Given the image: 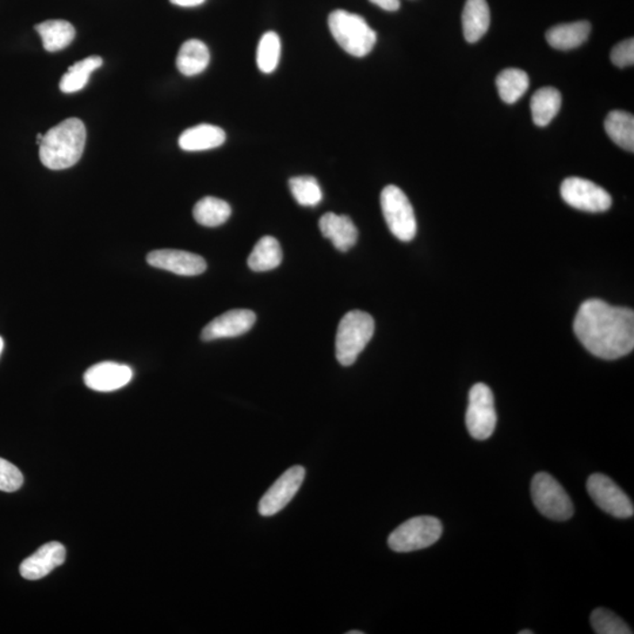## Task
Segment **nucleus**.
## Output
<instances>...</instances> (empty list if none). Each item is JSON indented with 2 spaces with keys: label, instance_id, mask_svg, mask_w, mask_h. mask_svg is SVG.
Returning a JSON list of instances; mask_svg holds the SVG:
<instances>
[{
  "label": "nucleus",
  "instance_id": "obj_1",
  "mask_svg": "<svg viewBox=\"0 0 634 634\" xmlns=\"http://www.w3.org/2000/svg\"><path fill=\"white\" fill-rule=\"evenodd\" d=\"M574 330L577 338L592 355L603 360H617L634 348V313L591 299L580 305Z\"/></svg>",
  "mask_w": 634,
  "mask_h": 634
},
{
  "label": "nucleus",
  "instance_id": "obj_2",
  "mask_svg": "<svg viewBox=\"0 0 634 634\" xmlns=\"http://www.w3.org/2000/svg\"><path fill=\"white\" fill-rule=\"evenodd\" d=\"M85 144V125L78 118H68L44 135L40 144V162L49 170H66L82 158Z\"/></svg>",
  "mask_w": 634,
  "mask_h": 634
},
{
  "label": "nucleus",
  "instance_id": "obj_3",
  "mask_svg": "<svg viewBox=\"0 0 634 634\" xmlns=\"http://www.w3.org/2000/svg\"><path fill=\"white\" fill-rule=\"evenodd\" d=\"M328 25L338 43L347 53L363 58L373 51L377 41V34L368 25L365 19L345 10L332 11L328 18Z\"/></svg>",
  "mask_w": 634,
  "mask_h": 634
},
{
  "label": "nucleus",
  "instance_id": "obj_4",
  "mask_svg": "<svg viewBox=\"0 0 634 634\" xmlns=\"http://www.w3.org/2000/svg\"><path fill=\"white\" fill-rule=\"evenodd\" d=\"M375 331L372 315L361 311L348 313L342 317L336 332V358L342 365L349 366L357 360Z\"/></svg>",
  "mask_w": 634,
  "mask_h": 634
},
{
  "label": "nucleus",
  "instance_id": "obj_5",
  "mask_svg": "<svg viewBox=\"0 0 634 634\" xmlns=\"http://www.w3.org/2000/svg\"><path fill=\"white\" fill-rule=\"evenodd\" d=\"M442 533L443 525L439 519L418 515L393 530L388 538V545L395 552L418 551L436 543Z\"/></svg>",
  "mask_w": 634,
  "mask_h": 634
},
{
  "label": "nucleus",
  "instance_id": "obj_6",
  "mask_svg": "<svg viewBox=\"0 0 634 634\" xmlns=\"http://www.w3.org/2000/svg\"><path fill=\"white\" fill-rule=\"evenodd\" d=\"M531 496L534 506L546 518L552 521H568L574 515L570 496L559 480L546 472L537 473L531 482Z\"/></svg>",
  "mask_w": 634,
  "mask_h": 634
},
{
  "label": "nucleus",
  "instance_id": "obj_7",
  "mask_svg": "<svg viewBox=\"0 0 634 634\" xmlns=\"http://www.w3.org/2000/svg\"><path fill=\"white\" fill-rule=\"evenodd\" d=\"M381 207L385 223L397 239L411 242L418 232L414 208L403 190L389 185L381 193Z\"/></svg>",
  "mask_w": 634,
  "mask_h": 634
},
{
  "label": "nucleus",
  "instance_id": "obj_8",
  "mask_svg": "<svg viewBox=\"0 0 634 634\" xmlns=\"http://www.w3.org/2000/svg\"><path fill=\"white\" fill-rule=\"evenodd\" d=\"M465 423L469 434L477 441L490 438L498 424L494 393L484 383L473 385L469 392V406Z\"/></svg>",
  "mask_w": 634,
  "mask_h": 634
},
{
  "label": "nucleus",
  "instance_id": "obj_9",
  "mask_svg": "<svg viewBox=\"0 0 634 634\" xmlns=\"http://www.w3.org/2000/svg\"><path fill=\"white\" fill-rule=\"evenodd\" d=\"M563 200L571 207L590 213L606 212L612 206V198L601 186L582 178L565 179L560 187Z\"/></svg>",
  "mask_w": 634,
  "mask_h": 634
},
{
  "label": "nucleus",
  "instance_id": "obj_10",
  "mask_svg": "<svg viewBox=\"0 0 634 634\" xmlns=\"http://www.w3.org/2000/svg\"><path fill=\"white\" fill-rule=\"evenodd\" d=\"M586 488L592 500L606 514L616 518L632 517V500L610 477L594 473L587 480Z\"/></svg>",
  "mask_w": 634,
  "mask_h": 634
},
{
  "label": "nucleus",
  "instance_id": "obj_11",
  "mask_svg": "<svg viewBox=\"0 0 634 634\" xmlns=\"http://www.w3.org/2000/svg\"><path fill=\"white\" fill-rule=\"evenodd\" d=\"M305 470L300 465L286 470L284 475L278 477L277 482L269 489L259 503V514L263 517H270L284 510L294 496L299 492L304 483Z\"/></svg>",
  "mask_w": 634,
  "mask_h": 634
},
{
  "label": "nucleus",
  "instance_id": "obj_12",
  "mask_svg": "<svg viewBox=\"0 0 634 634\" xmlns=\"http://www.w3.org/2000/svg\"><path fill=\"white\" fill-rule=\"evenodd\" d=\"M147 262L154 269L168 270L182 277H197L207 269V263L200 255L177 250L153 251L147 255Z\"/></svg>",
  "mask_w": 634,
  "mask_h": 634
},
{
  "label": "nucleus",
  "instance_id": "obj_13",
  "mask_svg": "<svg viewBox=\"0 0 634 634\" xmlns=\"http://www.w3.org/2000/svg\"><path fill=\"white\" fill-rule=\"evenodd\" d=\"M255 321H257V315L253 312L248 309H234L217 316L209 322L202 330L201 339L204 341H214L219 339L236 338L250 331Z\"/></svg>",
  "mask_w": 634,
  "mask_h": 634
},
{
  "label": "nucleus",
  "instance_id": "obj_14",
  "mask_svg": "<svg viewBox=\"0 0 634 634\" xmlns=\"http://www.w3.org/2000/svg\"><path fill=\"white\" fill-rule=\"evenodd\" d=\"M132 369L116 362H101L91 366L84 375V381L92 391L110 392L118 391L131 382Z\"/></svg>",
  "mask_w": 634,
  "mask_h": 634
},
{
  "label": "nucleus",
  "instance_id": "obj_15",
  "mask_svg": "<svg viewBox=\"0 0 634 634\" xmlns=\"http://www.w3.org/2000/svg\"><path fill=\"white\" fill-rule=\"evenodd\" d=\"M66 559V550L64 545L52 542L38 549L32 556L22 561L21 575L28 580H38L51 574L56 568L64 564Z\"/></svg>",
  "mask_w": 634,
  "mask_h": 634
},
{
  "label": "nucleus",
  "instance_id": "obj_16",
  "mask_svg": "<svg viewBox=\"0 0 634 634\" xmlns=\"http://www.w3.org/2000/svg\"><path fill=\"white\" fill-rule=\"evenodd\" d=\"M319 226L324 238L330 239L339 251H348L357 244V228L349 216L327 213L321 217Z\"/></svg>",
  "mask_w": 634,
  "mask_h": 634
},
{
  "label": "nucleus",
  "instance_id": "obj_17",
  "mask_svg": "<svg viewBox=\"0 0 634 634\" xmlns=\"http://www.w3.org/2000/svg\"><path fill=\"white\" fill-rule=\"evenodd\" d=\"M226 141V133L217 126L202 124L186 129L179 137V146L187 152L212 150Z\"/></svg>",
  "mask_w": 634,
  "mask_h": 634
},
{
  "label": "nucleus",
  "instance_id": "obj_18",
  "mask_svg": "<svg viewBox=\"0 0 634 634\" xmlns=\"http://www.w3.org/2000/svg\"><path fill=\"white\" fill-rule=\"evenodd\" d=\"M462 22L465 40L477 43L490 28V9L487 0H467Z\"/></svg>",
  "mask_w": 634,
  "mask_h": 634
},
{
  "label": "nucleus",
  "instance_id": "obj_19",
  "mask_svg": "<svg viewBox=\"0 0 634 634\" xmlns=\"http://www.w3.org/2000/svg\"><path fill=\"white\" fill-rule=\"evenodd\" d=\"M591 25L589 22H576L570 24L553 26L546 32V40L553 48L568 51L583 45L589 38Z\"/></svg>",
  "mask_w": 634,
  "mask_h": 634
},
{
  "label": "nucleus",
  "instance_id": "obj_20",
  "mask_svg": "<svg viewBox=\"0 0 634 634\" xmlns=\"http://www.w3.org/2000/svg\"><path fill=\"white\" fill-rule=\"evenodd\" d=\"M211 55L207 45L198 40H190L182 44L177 57V67L183 75L194 76L207 68Z\"/></svg>",
  "mask_w": 634,
  "mask_h": 634
},
{
  "label": "nucleus",
  "instance_id": "obj_21",
  "mask_svg": "<svg viewBox=\"0 0 634 634\" xmlns=\"http://www.w3.org/2000/svg\"><path fill=\"white\" fill-rule=\"evenodd\" d=\"M531 113L534 124L545 128L559 114L561 106L560 92L555 87H543L531 98Z\"/></svg>",
  "mask_w": 634,
  "mask_h": 634
},
{
  "label": "nucleus",
  "instance_id": "obj_22",
  "mask_svg": "<svg viewBox=\"0 0 634 634\" xmlns=\"http://www.w3.org/2000/svg\"><path fill=\"white\" fill-rule=\"evenodd\" d=\"M36 31L48 52L66 48L75 37L74 25L66 21H46L36 25Z\"/></svg>",
  "mask_w": 634,
  "mask_h": 634
},
{
  "label": "nucleus",
  "instance_id": "obj_23",
  "mask_svg": "<svg viewBox=\"0 0 634 634\" xmlns=\"http://www.w3.org/2000/svg\"><path fill=\"white\" fill-rule=\"evenodd\" d=\"M282 262L280 243L273 236H265L255 244L248 258V266L254 272H269L277 269Z\"/></svg>",
  "mask_w": 634,
  "mask_h": 634
},
{
  "label": "nucleus",
  "instance_id": "obj_24",
  "mask_svg": "<svg viewBox=\"0 0 634 634\" xmlns=\"http://www.w3.org/2000/svg\"><path fill=\"white\" fill-rule=\"evenodd\" d=\"M605 131L618 146L634 152V118L624 110H612L605 120Z\"/></svg>",
  "mask_w": 634,
  "mask_h": 634
},
{
  "label": "nucleus",
  "instance_id": "obj_25",
  "mask_svg": "<svg viewBox=\"0 0 634 634\" xmlns=\"http://www.w3.org/2000/svg\"><path fill=\"white\" fill-rule=\"evenodd\" d=\"M231 214V206L226 201L214 197L201 198L193 209L194 219L205 227L221 226L226 223Z\"/></svg>",
  "mask_w": 634,
  "mask_h": 634
},
{
  "label": "nucleus",
  "instance_id": "obj_26",
  "mask_svg": "<svg viewBox=\"0 0 634 634\" xmlns=\"http://www.w3.org/2000/svg\"><path fill=\"white\" fill-rule=\"evenodd\" d=\"M496 85L502 101L506 104H515L528 91L529 75L519 68H506L498 75Z\"/></svg>",
  "mask_w": 634,
  "mask_h": 634
},
{
  "label": "nucleus",
  "instance_id": "obj_27",
  "mask_svg": "<svg viewBox=\"0 0 634 634\" xmlns=\"http://www.w3.org/2000/svg\"><path fill=\"white\" fill-rule=\"evenodd\" d=\"M102 59L98 56H92L68 67L66 74L60 80V90L64 93H75L83 90L89 83L92 72L101 67Z\"/></svg>",
  "mask_w": 634,
  "mask_h": 634
},
{
  "label": "nucleus",
  "instance_id": "obj_28",
  "mask_svg": "<svg viewBox=\"0 0 634 634\" xmlns=\"http://www.w3.org/2000/svg\"><path fill=\"white\" fill-rule=\"evenodd\" d=\"M281 57V40L277 33L266 32L263 34L258 46L257 63L260 71L263 74H272L277 70L278 60Z\"/></svg>",
  "mask_w": 634,
  "mask_h": 634
},
{
  "label": "nucleus",
  "instance_id": "obj_29",
  "mask_svg": "<svg viewBox=\"0 0 634 634\" xmlns=\"http://www.w3.org/2000/svg\"><path fill=\"white\" fill-rule=\"evenodd\" d=\"M289 189L297 204L305 207H315L322 201V189L314 177L304 175V177L292 178L289 181Z\"/></svg>",
  "mask_w": 634,
  "mask_h": 634
},
{
  "label": "nucleus",
  "instance_id": "obj_30",
  "mask_svg": "<svg viewBox=\"0 0 634 634\" xmlns=\"http://www.w3.org/2000/svg\"><path fill=\"white\" fill-rule=\"evenodd\" d=\"M591 626L597 634H632L633 631L612 611L599 607L591 614Z\"/></svg>",
  "mask_w": 634,
  "mask_h": 634
},
{
  "label": "nucleus",
  "instance_id": "obj_31",
  "mask_svg": "<svg viewBox=\"0 0 634 634\" xmlns=\"http://www.w3.org/2000/svg\"><path fill=\"white\" fill-rule=\"evenodd\" d=\"M24 477L21 470L9 461L0 458V491L14 492L22 488Z\"/></svg>",
  "mask_w": 634,
  "mask_h": 634
},
{
  "label": "nucleus",
  "instance_id": "obj_32",
  "mask_svg": "<svg viewBox=\"0 0 634 634\" xmlns=\"http://www.w3.org/2000/svg\"><path fill=\"white\" fill-rule=\"evenodd\" d=\"M611 61L617 67L624 68L634 64V40L633 38L621 41L614 46L611 52Z\"/></svg>",
  "mask_w": 634,
  "mask_h": 634
},
{
  "label": "nucleus",
  "instance_id": "obj_33",
  "mask_svg": "<svg viewBox=\"0 0 634 634\" xmlns=\"http://www.w3.org/2000/svg\"><path fill=\"white\" fill-rule=\"evenodd\" d=\"M369 2L381 7V9L389 11V13H395L401 6L400 0H369Z\"/></svg>",
  "mask_w": 634,
  "mask_h": 634
},
{
  "label": "nucleus",
  "instance_id": "obj_34",
  "mask_svg": "<svg viewBox=\"0 0 634 634\" xmlns=\"http://www.w3.org/2000/svg\"><path fill=\"white\" fill-rule=\"evenodd\" d=\"M206 0H171V3L174 4V5L182 7L198 6L201 5V4H204Z\"/></svg>",
  "mask_w": 634,
  "mask_h": 634
},
{
  "label": "nucleus",
  "instance_id": "obj_35",
  "mask_svg": "<svg viewBox=\"0 0 634 634\" xmlns=\"http://www.w3.org/2000/svg\"><path fill=\"white\" fill-rule=\"evenodd\" d=\"M43 136H44L43 135H40V133H38V135H37V143L38 144L41 143V140H43Z\"/></svg>",
  "mask_w": 634,
  "mask_h": 634
},
{
  "label": "nucleus",
  "instance_id": "obj_36",
  "mask_svg": "<svg viewBox=\"0 0 634 634\" xmlns=\"http://www.w3.org/2000/svg\"><path fill=\"white\" fill-rule=\"evenodd\" d=\"M3 349H4V341H3V339L0 338V354H2Z\"/></svg>",
  "mask_w": 634,
  "mask_h": 634
},
{
  "label": "nucleus",
  "instance_id": "obj_37",
  "mask_svg": "<svg viewBox=\"0 0 634 634\" xmlns=\"http://www.w3.org/2000/svg\"><path fill=\"white\" fill-rule=\"evenodd\" d=\"M533 631H528V630H525V631H521L519 634H533Z\"/></svg>",
  "mask_w": 634,
  "mask_h": 634
},
{
  "label": "nucleus",
  "instance_id": "obj_38",
  "mask_svg": "<svg viewBox=\"0 0 634 634\" xmlns=\"http://www.w3.org/2000/svg\"><path fill=\"white\" fill-rule=\"evenodd\" d=\"M348 634H363V632L362 631H350V632H348Z\"/></svg>",
  "mask_w": 634,
  "mask_h": 634
}]
</instances>
